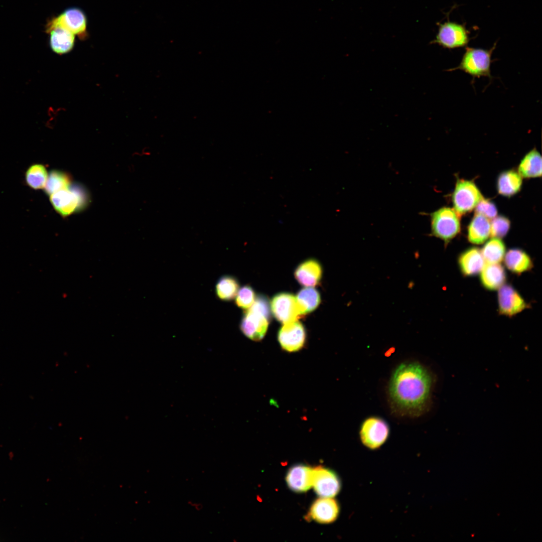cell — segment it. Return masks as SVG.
I'll return each instance as SVG.
<instances>
[{
	"instance_id": "21",
	"label": "cell",
	"mask_w": 542,
	"mask_h": 542,
	"mask_svg": "<svg viewBox=\"0 0 542 542\" xmlns=\"http://www.w3.org/2000/svg\"><path fill=\"white\" fill-rule=\"evenodd\" d=\"M490 235V222L488 218L475 214L471 220L467 230L468 241L474 244H481Z\"/></svg>"
},
{
	"instance_id": "23",
	"label": "cell",
	"mask_w": 542,
	"mask_h": 542,
	"mask_svg": "<svg viewBox=\"0 0 542 542\" xmlns=\"http://www.w3.org/2000/svg\"><path fill=\"white\" fill-rule=\"evenodd\" d=\"M519 174L526 178L541 176V157L534 148L528 152L522 159L518 168Z\"/></svg>"
},
{
	"instance_id": "19",
	"label": "cell",
	"mask_w": 542,
	"mask_h": 542,
	"mask_svg": "<svg viewBox=\"0 0 542 542\" xmlns=\"http://www.w3.org/2000/svg\"><path fill=\"white\" fill-rule=\"evenodd\" d=\"M503 260L506 268L517 275L528 272L533 267V261L530 255L519 248L509 249L505 253Z\"/></svg>"
},
{
	"instance_id": "16",
	"label": "cell",
	"mask_w": 542,
	"mask_h": 542,
	"mask_svg": "<svg viewBox=\"0 0 542 542\" xmlns=\"http://www.w3.org/2000/svg\"><path fill=\"white\" fill-rule=\"evenodd\" d=\"M313 468L303 464L291 467L286 475L290 489L296 492H304L312 486Z\"/></svg>"
},
{
	"instance_id": "13",
	"label": "cell",
	"mask_w": 542,
	"mask_h": 542,
	"mask_svg": "<svg viewBox=\"0 0 542 542\" xmlns=\"http://www.w3.org/2000/svg\"><path fill=\"white\" fill-rule=\"evenodd\" d=\"M306 338L305 328L298 321L284 324L278 334V340L281 348L288 352H297L302 349Z\"/></svg>"
},
{
	"instance_id": "24",
	"label": "cell",
	"mask_w": 542,
	"mask_h": 542,
	"mask_svg": "<svg viewBox=\"0 0 542 542\" xmlns=\"http://www.w3.org/2000/svg\"><path fill=\"white\" fill-rule=\"evenodd\" d=\"M481 251L487 263H500L503 260L506 246L501 238L492 237L485 243Z\"/></svg>"
},
{
	"instance_id": "6",
	"label": "cell",
	"mask_w": 542,
	"mask_h": 542,
	"mask_svg": "<svg viewBox=\"0 0 542 542\" xmlns=\"http://www.w3.org/2000/svg\"><path fill=\"white\" fill-rule=\"evenodd\" d=\"M483 197L473 182L459 179L452 196L454 209L460 216L466 214L475 208Z\"/></svg>"
},
{
	"instance_id": "20",
	"label": "cell",
	"mask_w": 542,
	"mask_h": 542,
	"mask_svg": "<svg viewBox=\"0 0 542 542\" xmlns=\"http://www.w3.org/2000/svg\"><path fill=\"white\" fill-rule=\"evenodd\" d=\"M322 269L319 262L314 259H310L301 263L295 272V277L297 281L306 287L317 285L322 277Z\"/></svg>"
},
{
	"instance_id": "5",
	"label": "cell",
	"mask_w": 542,
	"mask_h": 542,
	"mask_svg": "<svg viewBox=\"0 0 542 542\" xmlns=\"http://www.w3.org/2000/svg\"><path fill=\"white\" fill-rule=\"evenodd\" d=\"M389 427L383 419L370 417L362 423L359 429V437L362 444L370 450L380 448L389 435Z\"/></svg>"
},
{
	"instance_id": "25",
	"label": "cell",
	"mask_w": 542,
	"mask_h": 542,
	"mask_svg": "<svg viewBox=\"0 0 542 542\" xmlns=\"http://www.w3.org/2000/svg\"><path fill=\"white\" fill-rule=\"evenodd\" d=\"M239 289L237 279L230 275L222 276L217 281L215 292L217 297L223 301H230L236 296Z\"/></svg>"
},
{
	"instance_id": "32",
	"label": "cell",
	"mask_w": 542,
	"mask_h": 542,
	"mask_svg": "<svg viewBox=\"0 0 542 542\" xmlns=\"http://www.w3.org/2000/svg\"><path fill=\"white\" fill-rule=\"evenodd\" d=\"M188 504L189 506L194 508L197 511H200L202 509L203 505L201 503L195 502L193 501H188Z\"/></svg>"
},
{
	"instance_id": "18",
	"label": "cell",
	"mask_w": 542,
	"mask_h": 542,
	"mask_svg": "<svg viewBox=\"0 0 542 542\" xmlns=\"http://www.w3.org/2000/svg\"><path fill=\"white\" fill-rule=\"evenodd\" d=\"M479 274L481 285L489 291L498 290L507 279L505 268L500 263H487Z\"/></svg>"
},
{
	"instance_id": "22",
	"label": "cell",
	"mask_w": 542,
	"mask_h": 542,
	"mask_svg": "<svg viewBox=\"0 0 542 542\" xmlns=\"http://www.w3.org/2000/svg\"><path fill=\"white\" fill-rule=\"evenodd\" d=\"M522 184V177L518 173L513 170L504 171L498 178V192L503 196L511 197L520 191Z\"/></svg>"
},
{
	"instance_id": "10",
	"label": "cell",
	"mask_w": 542,
	"mask_h": 542,
	"mask_svg": "<svg viewBox=\"0 0 542 542\" xmlns=\"http://www.w3.org/2000/svg\"><path fill=\"white\" fill-rule=\"evenodd\" d=\"M87 20L84 12L80 9L72 7L66 9L57 17L53 18L47 26H59L63 27L81 39L88 36Z\"/></svg>"
},
{
	"instance_id": "26",
	"label": "cell",
	"mask_w": 542,
	"mask_h": 542,
	"mask_svg": "<svg viewBox=\"0 0 542 542\" xmlns=\"http://www.w3.org/2000/svg\"><path fill=\"white\" fill-rule=\"evenodd\" d=\"M296 299L304 315L315 310L321 302L319 293L312 287L301 290L298 292Z\"/></svg>"
},
{
	"instance_id": "4",
	"label": "cell",
	"mask_w": 542,
	"mask_h": 542,
	"mask_svg": "<svg viewBox=\"0 0 542 542\" xmlns=\"http://www.w3.org/2000/svg\"><path fill=\"white\" fill-rule=\"evenodd\" d=\"M431 235L442 240L445 245L460 231V215L452 208L443 207L430 214Z\"/></svg>"
},
{
	"instance_id": "9",
	"label": "cell",
	"mask_w": 542,
	"mask_h": 542,
	"mask_svg": "<svg viewBox=\"0 0 542 542\" xmlns=\"http://www.w3.org/2000/svg\"><path fill=\"white\" fill-rule=\"evenodd\" d=\"M86 197L79 188L66 189L50 195V202L55 210L62 216H67L84 205Z\"/></svg>"
},
{
	"instance_id": "3",
	"label": "cell",
	"mask_w": 542,
	"mask_h": 542,
	"mask_svg": "<svg viewBox=\"0 0 542 542\" xmlns=\"http://www.w3.org/2000/svg\"><path fill=\"white\" fill-rule=\"evenodd\" d=\"M496 44L490 49L466 48L459 65L447 71L460 70L473 78L481 77L492 78L490 66L491 56Z\"/></svg>"
},
{
	"instance_id": "1",
	"label": "cell",
	"mask_w": 542,
	"mask_h": 542,
	"mask_svg": "<svg viewBox=\"0 0 542 542\" xmlns=\"http://www.w3.org/2000/svg\"><path fill=\"white\" fill-rule=\"evenodd\" d=\"M435 377L416 361H404L394 369L388 385L392 409L397 414L417 417L429 410Z\"/></svg>"
},
{
	"instance_id": "15",
	"label": "cell",
	"mask_w": 542,
	"mask_h": 542,
	"mask_svg": "<svg viewBox=\"0 0 542 542\" xmlns=\"http://www.w3.org/2000/svg\"><path fill=\"white\" fill-rule=\"evenodd\" d=\"M457 261L460 272L465 277L479 274L485 262L481 250L474 246L463 250L459 255Z\"/></svg>"
},
{
	"instance_id": "30",
	"label": "cell",
	"mask_w": 542,
	"mask_h": 542,
	"mask_svg": "<svg viewBox=\"0 0 542 542\" xmlns=\"http://www.w3.org/2000/svg\"><path fill=\"white\" fill-rule=\"evenodd\" d=\"M255 298V293L252 288L248 285L244 286L238 291L235 303L242 309H248L253 303Z\"/></svg>"
},
{
	"instance_id": "2",
	"label": "cell",
	"mask_w": 542,
	"mask_h": 542,
	"mask_svg": "<svg viewBox=\"0 0 542 542\" xmlns=\"http://www.w3.org/2000/svg\"><path fill=\"white\" fill-rule=\"evenodd\" d=\"M270 315V305L267 299L262 295L257 296L251 307L244 313L240 325L242 333L253 341H260L267 331Z\"/></svg>"
},
{
	"instance_id": "7",
	"label": "cell",
	"mask_w": 542,
	"mask_h": 542,
	"mask_svg": "<svg viewBox=\"0 0 542 542\" xmlns=\"http://www.w3.org/2000/svg\"><path fill=\"white\" fill-rule=\"evenodd\" d=\"M469 41V32L464 26L448 21L439 25L437 34L431 43L453 49L466 46Z\"/></svg>"
},
{
	"instance_id": "12",
	"label": "cell",
	"mask_w": 542,
	"mask_h": 542,
	"mask_svg": "<svg viewBox=\"0 0 542 542\" xmlns=\"http://www.w3.org/2000/svg\"><path fill=\"white\" fill-rule=\"evenodd\" d=\"M312 486L321 497L333 498L340 492L341 484L334 471L320 466L313 468Z\"/></svg>"
},
{
	"instance_id": "28",
	"label": "cell",
	"mask_w": 542,
	"mask_h": 542,
	"mask_svg": "<svg viewBox=\"0 0 542 542\" xmlns=\"http://www.w3.org/2000/svg\"><path fill=\"white\" fill-rule=\"evenodd\" d=\"M71 178L68 174L63 172L53 170L49 174L44 187L45 192L49 196L59 191L69 188Z\"/></svg>"
},
{
	"instance_id": "17",
	"label": "cell",
	"mask_w": 542,
	"mask_h": 542,
	"mask_svg": "<svg viewBox=\"0 0 542 542\" xmlns=\"http://www.w3.org/2000/svg\"><path fill=\"white\" fill-rule=\"evenodd\" d=\"M50 34L49 44L52 51L59 55L70 52L75 45V35L59 26H47Z\"/></svg>"
},
{
	"instance_id": "31",
	"label": "cell",
	"mask_w": 542,
	"mask_h": 542,
	"mask_svg": "<svg viewBox=\"0 0 542 542\" xmlns=\"http://www.w3.org/2000/svg\"><path fill=\"white\" fill-rule=\"evenodd\" d=\"M475 214L492 219L497 215V210L494 203L483 197L475 207Z\"/></svg>"
},
{
	"instance_id": "8",
	"label": "cell",
	"mask_w": 542,
	"mask_h": 542,
	"mask_svg": "<svg viewBox=\"0 0 542 542\" xmlns=\"http://www.w3.org/2000/svg\"><path fill=\"white\" fill-rule=\"evenodd\" d=\"M497 303L499 314L508 317H512L530 308V304L509 284H504L498 289Z\"/></svg>"
},
{
	"instance_id": "11",
	"label": "cell",
	"mask_w": 542,
	"mask_h": 542,
	"mask_svg": "<svg viewBox=\"0 0 542 542\" xmlns=\"http://www.w3.org/2000/svg\"><path fill=\"white\" fill-rule=\"evenodd\" d=\"M270 308L274 317L283 324L297 321L304 315L296 297L289 293H282L275 296Z\"/></svg>"
},
{
	"instance_id": "14",
	"label": "cell",
	"mask_w": 542,
	"mask_h": 542,
	"mask_svg": "<svg viewBox=\"0 0 542 542\" xmlns=\"http://www.w3.org/2000/svg\"><path fill=\"white\" fill-rule=\"evenodd\" d=\"M339 512L340 507L335 499L321 497L313 503L306 518L321 523H330L337 519Z\"/></svg>"
},
{
	"instance_id": "27",
	"label": "cell",
	"mask_w": 542,
	"mask_h": 542,
	"mask_svg": "<svg viewBox=\"0 0 542 542\" xmlns=\"http://www.w3.org/2000/svg\"><path fill=\"white\" fill-rule=\"evenodd\" d=\"M48 173L45 167L42 164H34L27 169L25 174L27 184L32 189L38 190L44 188Z\"/></svg>"
},
{
	"instance_id": "29",
	"label": "cell",
	"mask_w": 542,
	"mask_h": 542,
	"mask_svg": "<svg viewBox=\"0 0 542 542\" xmlns=\"http://www.w3.org/2000/svg\"><path fill=\"white\" fill-rule=\"evenodd\" d=\"M510 226L509 220L503 216H498L492 219L490 223V235L492 237L501 238L508 233Z\"/></svg>"
}]
</instances>
